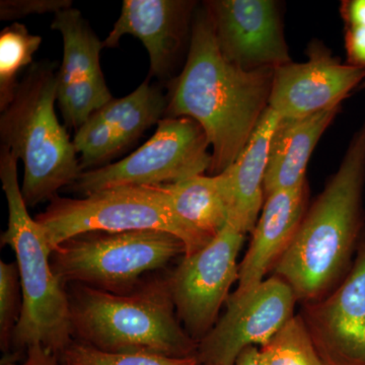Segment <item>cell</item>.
<instances>
[{
    "instance_id": "obj_20",
    "label": "cell",
    "mask_w": 365,
    "mask_h": 365,
    "mask_svg": "<svg viewBox=\"0 0 365 365\" xmlns=\"http://www.w3.org/2000/svg\"><path fill=\"white\" fill-rule=\"evenodd\" d=\"M160 186L175 215L206 246L227 225V206L217 175H198Z\"/></svg>"
},
{
    "instance_id": "obj_17",
    "label": "cell",
    "mask_w": 365,
    "mask_h": 365,
    "mask_svg": "<svg viewBox=\"0 0 365 365\" xmlns=\"http://www.w3.org/2000/svg\"><path fill=\"white\" fill-rule=\"evenodd\" d=\"M307 182L265 197L248 251L239 266L237 287L230 297L241 299L265 280L284 255L307 211Z\"/></svg>"
},
{
    "instance_id": "obj_19",
    "label": "cell",
    "mask_w": 365,
    "mask_h": 365,
    "mask_svg": "<svg viewBox=\"0 0 365 365\" xmlns=\"http://www.w3.org/2000/svg\"><path fill=\"white\" fill-rule=\"evenodd\" d=\"M340 109L341 106L311 116L280 119L269 150L264 181L265 197L279 190L295 188L307 182L309 158Z\"/></svg>"
},
{
    "instance_id": "obj_25",
    "label": "cell",
    "mask_w": 365,
    "mask_h": 365,
    "mask_svg": "<svg viewBox=\"0 0 365 365\" xmlns=\"http://www.w3.org/2000/svg\"><path fill=\"white\" fill-rule=\"evenodd\" d=\"M340 11L345 25L346 62L365 69V0H346Z\"/></svg>"
},
{
    "instance_id": "obj_12",
    "label": "cell",
    "mask_w": 365,
    "mask_h": 365,
    "mask_svg": "<svg viewBox=\"0 0 365 365\" xmlns=\"http://www.w3.org/2000/svg\"><path fill=\"white\" fill-rule=\"evenodd\" d=\"M218 47L234 66L244 71L277 68L292 62L273 0H211L204 4Z\"/></svg>"
},
{
    "instance_id": "obj_10",
    "label": "cell",
    "mask_w": 365,
    "mask_h": 365,
    "mask_svg": "<svg viewBox=\"0 0 365 365\" xmlns=\"http://www.w3.org/2000/svg\"><path fill=\"white\" fill-rule=\"evenodd\" d=\"M294 289L274 275L241 299L228 297L222 318L198 343L202 365H235L245 349L263 346L294 316Z\"/></svg>"
},
{
    "instance_id": "obj_13",
    "label": "cell",
    "mask_w": 365,
    "mask_h": 365,
    "mask_svg": "<svg viewBox=\"0 0 365 365\" xmlns=\"http://www.w3.org/2000/svg\"><path fill=\"white\" fill-rule=\"evenodd\" d=\"M307 61H292L274 69L269 108L281 119L304 118L339 107L365 79V69L336 58L314 41Z\"/></svg>"
},
{
    "instance_id": "obj_22",
    "label": "cell",
    "mask_w": 365,
    "mask_h": 365,
    "mask_svg": "<svg viewBox=\"0 0 365 365\" xmlns=\"http://www.w3.org/2000/svg\"><path fill=\"white\" fill-rule=\"evenodd\" d=\"M259 348L265 365H325L300 314Z\"/></svg>"
},
{
    "instance_id": "obj_7",
    "label": "cell",
    "mask_w": 365,
    "mask_h": 365,
    "mask_svg": "<svg viewBox=\"0 0 365 365\" xmlns=\"http://www.w3.org/2000/svg\"><path fill=\"white\" fill-rule=\"evenodd\" d=\"M35 220L52 251L76 235L136 230L176 235L185 245V256L206 247L175 215L160 186L114 187L76 199L57 196Z\"/></svg>"
},
{
    "instance_id": "obj_16",
    "label": "cell",
    "mask_w": 365,
    "mask_h": 365,
    "mask_svg": "<svg viewBox=\"0 0 365 365\" xmlns=\"http://www.w3.org/2000/svg\"><path fill=\"white\" fill-rule=\"evenodd\" d=\"M194 6L185 0H124L104 46L115 48L123 36H134L148 50L150 78H168L186 42Z\"/></svg>"
},
{
    "instance_id": "obj_9",
    "label": "cell",
    "mask_w": 365,
    "mask_h": 365,
    "mask_svg": "<svg viewBox=\"0 0 365 365\" xmlns=\"http://www.w3.org/2000/svg\"><path fill=\"white\" fill-rule=\"evenodd\" d=\"M244 239V234L227 223L205 248L182 257L168 277L178 318L197 343L217 323L230 287L239 279L237 256Z\"/></svg>"
},
{
    "instance_id": "obj_27",
    "label": "cell",
    "mask_w": 365,
    "mask_h": 365,
    "mask_svg": "<svg viewBox=\"0 0 365 365\" xmlns=\"http://www.w3.org/2000/svg\"><path fill=\"white\" fill-rule=\"evenodd\" d=\"M1 365H58V355L44 346L35 344L26 349L23 361L16 362L13 359L4 360Z\"/></svg>"
},
{
    "instance_id": "obj_1",
    "label": "cell",
    "mask_w": 365,
    "mask_h": 365,
    "mask_svg": "<svg viewBox=\"0 0 365 365\" xmlns=\"http://www.w3.org/2000/svg\"><path fill=\"white\" fill-rule=\"evenodd\" d=\"M274 68L244 71L223 56L205 9L192 21L186 63L174 79L165 118L187 117L202 127L212 153L209 175L237 160L269 108Z\"/></svg>"
},
{
    "instance_id": "obj_15",
    "label": "cell",
    "mask_w": 365,
    "mask_h": 365,
    "mask_svg": "<svg viewBox=\"0 0 365 365\" xmlns=\"http://www.w3.org/2000/svg\"><path fill=\"white\" fill-rule=\"evenodd\" d=\"M168 97L150 78L124 98L93 113L73 138L83 172L103 167L165 118Z\"/></svg>"
},
{
    "instance_id": "obj_5",
    "label": "cell",
    "mask_w": 365,
    "mask_h": 365,
    "mask_svg": "<svg viewBox=\"0 0 365 365\" xmlns=\"http://www.w3.org/2000/svg\"><path fill=\"white\" fill-rule=\"evenodd\" d=\"M18 160L6 148H0V179L9 206V225L0 241L16 255L23 297L11 348L26 350L40 344L62 356L73 342L68 295L53 273L52 250L44 232L29 215L19 182Z\"/></svg>"
},
{
    "instance_id": "obj_29",
    "label": "cell",
    "mask_w": 365,
    "mask_h": 365,
    "mask_svg": "<svg viewBox=\"0 0 365 365\" xmlns=\"http://www.w3.org/2000/svg\"><path fill=\"white\" fill-rule=\"evenodd\" d=\"M359 88H360V90L365 91V79H364V83H362V85L359 86Z\"/></svg>"
},
{
    "instance_id": "obj_8",
    "label": "cell",
    "mask_w": 365,
    "mask_h": 365,
    "mask_svg": "<svg viewBox=\"0 0 365 365\" xmlns=\"http://www.w3.org/2000/svg\"><path fill=\"white\" fill-rule=\"evenodd\" d=\"M207 136L195 120L163 118L155 134L130 155L86 170L67 190L85 197L121 186H160L205 175L212 165Z\"/></svg>"
},
{
    "instance_id": "obj_3",
    "label": "cell",
    "mask_w": 365,
    "mask_h": 365,
    "mask_svg": "<svg viewBox=\"0 0 365 365\" xmlns=\"http://www.w3.org/2000/svg\"><path fill=\"white\" fill-rule=\"evenodd\" d=\"M73 338L106 352L197 356L198 343L178 318L168 278L143 281L126 294L66 287Z\"/></svg>"
},
{
    "instance_id": "obj_21",
    "label": "cell",
    "mask_w": 365,
    "mask_h": 365,
    "mask_svg": "<svg viewBox=\"0 0 365 365\" xmlns=\"http://www.w3.org/2000/svg\"><path fill=\"white\" fill-rule=\"evenodd\" d=\"M42 37L33 35L23 24L14 21L0 33V110L14 100L20 83L19 74L33 64Z\"/></svg>"
},
{
    "instance_id": "obj_11",
    "label": "cell",
    "mask_w": 365,
    "mask_h": 365,
    "mask_svg": "<svg viewBox=\"0 0 365 365\" xmlns=\"http://www.w3.org/2000/svg\"><path fill=\"white\" fill-rule=\"evenodd\" d=\"M325 365H365V230L349 272L299 314Z\"/></svg>"
},
{
    "instance_id": "obj_26",
    "label": "cell",
    "mask_w": 365,
    "mask_h": 365,
    "mask_svg": "<svg viewBox=\"0 0 365 365\" xmlns=\"http://www.w3.org/2000/svg\"><path fill=\"white\" fill-rule=\"evenodd\" d=\"M71 0H2L0 19L14 21L31 14H56L63 9H71Z\"/></svg>"
},
{
    "instance_id": "obj_24",
    "label": "cell",
    "mask_w": 365,
    "mask_h": 365,
    "mask_svg": "<svg viewBox=\"0 0 365 365\" xmlns=\"http://www.w3.org/2000/svg\"><path fill=\"white\" fill-rule=\"evenodd\" d=\"M21 287L16 262H0V345L4 352L11 348V340L20 319Z\"/></svg>"
},
{
    "instance_id": "obj_28",
    "label": "cell",
    "mask_w": 365,
    "mask_h": 365,
    "mask_svg": "<svg viewBox=\"0 0 365 365\" xmlns=\"http://www.w3.org/2000/svg\"><path fill=\"white\" fill-rule=\"evenodd\" d=\"M235 365H265L260 348L256 347V346L247 348L237 357Z\"/></svg>"
},
{
    "instance_id": "obj_23",
    "label": "cell",
    "mask_w": 365,
    "mask_h": 365,
    "mask_svg": "<svg viewBox=\"0 0 365 365\" xmlns=\"http://www.w3.org/2000/svg\"><path fill=\"white\" fill-rule=\"evenodd\" d=\"M66 365H202L197 356L172 357L150 352H106L73 340L62 354Z\"/></svg>"
},
{
    "instance_id": "obj_18",
    "label": "cell",
    "mask_w": 365,
    "mask_h": 365,
    "mask_svg": "<svg viewBox=\"0 0 365 365\" xmlns=\"http://www.w3.org/2000/svg\"><path fill=\"white\" fill-rule=\"evenodd\" d=\"M280 119L268 108L237 160L217 175L227 206V223L244 235L253 232L265 202L269 150Z\"/></svg>"
},
{
    "instance_id": "obj_6",
    "label": "cell",
    "mask_w": 365,
    "mask_h": 365,
    "mask_svg": "<svg viewBox=\"0 0 365 365\" xmlns=\"http://www.w3.org/2000/svg\"><path fill=\"white\" fill-rule=\"evenodd\" d=\"M186 248L176 235L158 230L95 232L76 235L52 251L51 267L62 285L126 294L144 274L165 267Z\"/></svg>"
},
{
    "instance_id": "obj_4",
    "label": "cell",
    "mask_w": 365,
    "mask_h": 365,
    "mask_svg": "<svg viewBox=\"0 0 365 365\" xmlns=\"http://www.w3.org/2000/svg\"><path fill=\"white\" fill-rule=\"evenodd\" d=\"M56 68V62L49 60L29 67L0 117L1 148L25 167L21 188L28 207L51 202L83 173L73 141L55 112Z\"/></svg>"
},
{
    "instance_id": "obj_14",
    "label": "cell",
    "mask_w": 365,
    "mask_h": 365,
    "mask_svg": "<svg viewBox=\"0 0 365 365\" xmlns=\"http://www.w3.org/2000/svg\"><path fill=\"white\" fill-rule=\"evenodd\" d=\"M51 28L63 40V57L57 71V102L66 128L78 130L113 98L101 66L104 42L81 11L72 7L54 14Z\"/></svg>"
},
{
    "instance_id": "obj_2",
    "label": "cell",
    "mask_w": 365,
    "mask_h": 365,
    "mask_svg": "<svg viewBox=\"0 0 365 365\" xmlns=\"http://www.w3.org/2000/svg\"><path fill=\"white\" fill-rule=\"evenodd\" d=\"M364 188L365 121L274 268L299 302L322 299L349 272L365 230Z\"/></svg>"
}]
</instances>
